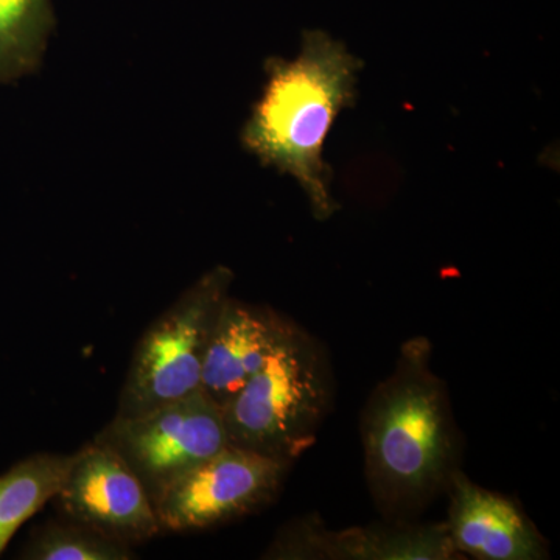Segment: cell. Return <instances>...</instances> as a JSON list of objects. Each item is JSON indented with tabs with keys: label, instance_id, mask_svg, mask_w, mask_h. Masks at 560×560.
Instances as JSON below:
<instances>
[{
	"label": "cell",
	"instance_id": "cell-1",
	"mask_svg": "<svg viewBox=\"0 0 560 560\" xmlns=\"http://www.w3.org/2000/svg\"><path fill=\"white\" fill-rule=\"evenodd\" d=\"M366 478L389 522H411L458 474L460 442L447 388L431 368V342L401 345L361 418Z\"/></svg>",
	"mask_w": 560,
	"mask_h": 560
},
{
	"label": "cell",
	"instance_id": "cell-2",
	"mask_svg": "<svg viewBox=\"0 0 560 560\" xmlns=\"http://www.w3.org/2000/svg\"><path fill=\"white\" fill-rule=\"evenodd\" d=\"M361 68L340 40L305 32L298 58L268 62L267 86L243 131V142L265 165L300 183L318 220L340 209L324 143L341 110L355 105Z\"/></svg>",
	"mask_w": 560,
	"mask_h": 560
},
{
	"label": "cell",
	"instance_id": "cell-3",
	"mask_svg": "<svg viewBox=\"0 0 560 560\" xmlns=\"http://www.w3.org/2000/svg\"><path fill=\"white\" fill-rule=\"evenodd\" d=\"M331 399L334 375L326 349L296 327L221 410L228 444L293 466L318 440Z\"/></svg>",
	"mask_w": 560,
	"mask_h": 560
},
{
	"label": "cell",
	"instance_id": "cell-4",
	"mask_svg": "<svg viewBox=\"0 0 560 560\" xmlns=\"http://www.w3.org/2000/svg\"><path fill=\"white\" fill-rule=\"evenodd\" d=\"M232 279L230 268H213L151 324L132 353L116 416L145 415L201 389L210 337Z\"/></svg>",
	"mask_w": 560,
	"mask_h": 560
},
{
	"label": "cell",
	"instance_id": "cell-5",
	"mask_svg": "<svg viewBox=\"0 0 560 560\" xmlns=\"http://www.w3.org/2000/svg\"><path fill=\"white\" fill-rule=\"evenodd\" d=\"M94 442L124 460L153 506L179 478L228 444L223 411L202 389L135 418L114 416Z\"/></svg>",
	"mask_w": 560,
	"mask_h": 560
},
{
	"label": "cell",
	"instance_id": "cell-6",
	"mask_svg": "<svg viewBox=\"0 0 560 560\" xmlns=\"http://www.w3.org/2000/svg\"><path fill=\"white\" fill-rule=\"evenodd\" d=\"M290 467L226 444L154 504L161 530H205L264 510L279 495Z\"/></svg>",
	"mask_w": 560,
	"mask_h": 560
},
{
	"label": "cell",
	"instance_id": "cell-7",
	"mask_svg": "<svg viewBox=\"0 0 560 560\" xmlns=\"http://www.w3.org/2000/svg\"><path fill=\"white\" fill-rule=\"evenodd\" d=\"M54 500L62 518L130 547L161 533L147 490L116 453L97 442L75 453Z\"/></svg>",
	"mask_w": 560,
	"mask_h": 560
},
{
	"label": "cell",
	"instance_id": "cell-8",
	"mask_svg": "<svg viewBox=\"0 0 560 560\" xmlns=\"http://www.w3.org/2000/svg\"><path fill=\"white\" fill-rule=\"evenodd\" d=\"M265 559L448 560L458 559L445 523L389 522L366 528L327 529L316 517L290 522L276 534Z\"/></svg>",
	"mask_w": 560,
	"mask_h": 560
},
{
	"label": "cell",
	"instance_id": "cell-9",
	"mask_svg": "<svg viewBox=\"0 0 560 560\" xmlns=\"http://www.w3.org/2000/svg\"><path fill=\"white\" fill-rule=\"evenodd\" d=\"M445 522L458 555L482 560H541L548 545L515 501L475 485L458 471L447 489Z\"/></svg>",
	"mask_w": 560,
	"mask_h": 560
},
{
	"label": "cell",
	"instance_id": "cell-10",
	"mask_svg": "<svg viewBox=\"0 0 560 560\" xmlns=\"http://www.w3.org/2000/svg\"><path fill=\"white\" fill-rule=\"evenodd\" d=\"M296 327L271 308L228 298L210 337L201 389L223 410Z\"/></svg>",
	"mask_w": 560,
	"mask_h": 560
},
{
	"label": "cell",
	"instance_id": "cell-11",
	"mask_svg": "<svg viewBox=\"0 0 560 560\" xmlns=\"http://www.w3.org/2000/svg\"><path fill=\"white\" fill-rule=\"evenodd\" d=\"M73 455L38 453L0 475V555L16 530L57 497Z\"/></svg>",
	"mask_w": 560,
	"mask_h": 560
},
{
	"label": "cell",
	"instance_id": "cell-12",
	"mask_svg": "<svg viewBox=\"0 0 560 560\" xmlns=\"http://www.w3.org/2000/svg\"><path fill=\"white\" fill-rule=\"evenodd\" d=\"M51 24L50 0H0V83L38 66Z\"/></svg>",
	"mask_w": 560,
	"mask_h": 560
},
{
	"label": "cell",
	"instance_id": "cell-13",
	"mask_svg": "<svg viewBox=\"0 0 560 560\" xmlns=\"http://www.w3.org/2000/svg\"><path fill=\"white\" fill-rule=\"evenodd\" d=\"M27 560H131L130 545L102 536L80 523L62 518L36 528L22 550Z\"/></svg>",
	"mask_w": 560,
	"mask_h": 560
}]
</instances>
